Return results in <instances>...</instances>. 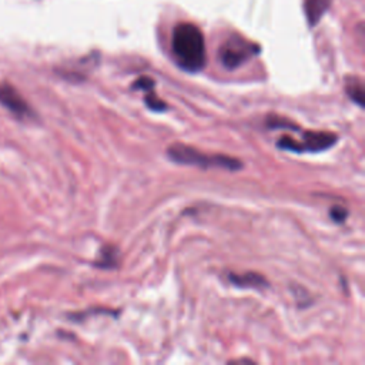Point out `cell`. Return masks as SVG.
<instances>
[{
  "label": "cell",
  "mask_w": 365,
  "mask_h": 365,
  "mask_svg": "<svg viewBox=\"0 0 365 365\" xmlns=\"http://www.w3.org/2000/svg\"><path fill=\"white\" fill-rule=\"evenodd\" d=\"M173 55L179 66L190 73L200 71L207 62L206 42L202 30L193 23L176 26L172 39Z\"/></svg>",
  "instance_id": "1"
},
{
  "label": "cell",
  "mask_w": 365,
  "mask_h": 365,
  "mask_svg": "<svg viewBox=\"0 0 365 365\" xmlns=\"http://www.w3.org/2000/svg\"><path fill=\"white\" fill-rule=\"evenodd\" d=\"M168 159L183 166H196L202 168H226L235 172L242 167V163L238 159L223 156V154H207L197 149L191 148V145L183 143H175L167 148Z\"/></svg>",
  "instance_id": "2"
},
{
  "label": "cell",
  "mask_w": 365,
  "mask_h": 365,
  "mask_svg": "<svg viewBox=\"0 0 365 365\" xmlns=\"http://www.w3.org/2000/svg\"><path fill=\"white\" fill-rule=\"evenodd\" d=\"M338 136L331 132L310 130L303 133V140H296L290 136H283L277 145L281 150L296 152V153H319L331 149L337 143Z\"/></svg>",
  "instance_id": "3"
},
{
  "label": "cell",
  "mask_w": 365,
  "mask_h": 365,
  "mask_svg": "<svg viewBox=\"0 0 365 365\" xmlns=\"http://www.w3.org/2000/svg\"><path fill=\"white\" fill-rule=\"evenodd\" d=\"M257 53H260V47L257 44L249 43L241 37H233L222 46L220 60L227 70H234Z\"/></svg>",
  "instance_id": "4"
},
{
  "label": "cell",
  "mask_w": 365,
  "mask_h": 365,
  "mask_svg": "<svg viewBox=\"0 0 365 365\" xmlns=\"http://www.w3.org/2000/svg\"><path fill=\"white\" fill-rule=\"evenodd\" d=\"M0 105L8 109L17 118H26L33 114L23 96L9 83H0Z\"/></svg>",
  "instance_id": "5"
},
{
  "label": "cell",
  "mask_w": 365,
  "mask_h": 365,
  "mask_svg": "<svg viewBox=\"0 0 365 365\" xmlns=\"http://www.w3.org/2000/svg\"><path fill=\"white\" fill-rule=\"evenodd\" d=\"M330 5H331V0H305L304 9H305L307 21L310 23L311 28H314L315 24L323 19Z\"/></svg>",
  "instance_id": "6"
},
{
  "label": "cell",
  "mask_w": 365,
  "mask_h": 365,
  "mask_svg": "<svg viewBox=\"0 0 365 365\" xmlns=\"http://www.w3.org/2000/svg\"><path fill=\"white\" fill-rule=\"evenodd\" d=\"M230 281L238 287H265L267 281L257 273H246V274H237L230 276Z\"/></svg>",
  "instance_id": "7"
},
{
  "label": "cell",
  "mask_w": 365,
  "mask_h": 365,
  "mask_svg": "<svg viewBox=\"0 0 365 365\" xmlns=\"http://www.w3.org/2000/svg\"><path fill=\"white\" fill-rule=\"evenodd\" d=\"M347 94L350 96V99L358 105V106H364V86H362V82L357 78L354 79H350L348 83H347Z\"/></svg>",
  "instance_id": "8"
},
{
  "label": "cell",
  "mask_w": 365,
  "mask_h": 365,
  "mask_svg": "<svg viewBox=\"0 0 365 365\" xmlns=\"http://www.w3.org/2000/svg\"><path fill=\"white\" fill-rule=\"evenodd\" d=\"M116 262H117V249L105 247L100 251V258L96 261V265L102 267V269H113Z\"/></svg>",
  "instance_id": "9"
},
{
  "label": "cell",
  "mask_w": 365,
  "mask_h": 365,
  "mask_svg": "<svg viewBox=\"0 0 365 365\" xmlns=\"http://www.w3.org/2000/svg\"><path fill=\"white\" fill-rule=\"evenodd\" d=\"M144 102L148 105V107L153 112H164L167 110V105L160 99V97L156 96L154 89L145 91V97H144Z\"/></svg>",
  "instance_id": "10"
},
{
  "label": "cell",
  "mask_w": 365,
  "mask_h": 365,
  "mask_svg": "<svg viewBox=\"0 0 365 365\" xmlns=\"http://www.w3.org/2000/svg\"><path fill=\"white\" fill-rule=\"evenodd\" d=\"M330 215H331V218L335 223H343V222H346V218L348 215V211L344 207L337 206V207H332L330 210Z\"/></svg>",
  "instance_id": "11"
},
{
  "label": "cell",
  "mask_w": 365,
  "mask_h": 365,
  "mask_svg": "<svg viewBox=\"0 0 365 365\" xmlns=\"http://www.w3.org/2000/svg\"><path fill=\"white\" fill-rule=\"evenodd\" d=\"M134 87L139 89V90H143L145 93V91H149V90H153L154 89V80L152 78H140L134 83Z\"/></svg>",
  "instance_id": "12"
}]
</instances>
